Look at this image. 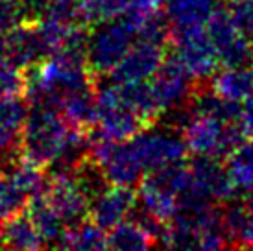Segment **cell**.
I'll return each instance as SVG.
<instances>
[{"instance_id":"ffe728a7","label":"cell","mask_w":253,"mask_h":251,"mask_svg":"<svg viewBox=\"0 0 253 251\" xmlns=\"http://www.w3.org/2000/svg\"><path fill=\"white\" fill-rule=\"evenodd\" d=\"M214 92L229 102H244L253 94V69L248 65L227 67L214 78Z\"/></svg>"},{"instance_id":"9c48e42d","label":"cell","mask_w":253,"mask_h":251,"mask_svg":"<svg viewBox=\"0 0 253 251\" xmlns=\"http://www.w3.org/2000/svg\"><path fill=\"white\" fill-rule=\"evenodd\" d=\"M137 207V194L131 187L109 185L102 188L91 200L89 218L102 229H113L115 225L127 220Z\"/></svg>"},{"instance_id":"8992f818","label":"cell","mask_w":253,"mask_h":251,"mask_svg":"<svg viewBox=\"0 0 253 251\" xmlns=\"http://www.w3.org/2000/svg\"><path fill=\"white\" fill-rule=\"evenodd\" d=\"M42 196L61 216L67 227L85 220L89 214L91 196L87 194L74 174L54 172L46 183V188L42 190Z\"/></svg>"},{"instance_id":"4316f807","label":"cell","mask_w":253,"mask_h":251,"mask_svg":"<svg viewBox=\"0 0 253 251\" xmlns=\"http://www.w3.org/2000/svg\"><path fill=\"white\" fill-rule=\"evenodd\" d=\"M0 251H2V246H0Z\"/></svg>"},{"instance_id":"4fadbf2b","label":"cell","mask_w":253,"mask_h":251,"mask_svg":"<svg viewBox=\"0 0 253 251\" xmlns=\"http://www.w3.org/2000/svg\"><path fill=\"white\" fill-rule=\"evenodd\" d=\"M0 246L2 251H42L46 242L39 235L26 209L7 218L0 225Z\"/></svg>"},{"instance_id":"7c38bea8","label":"cell","mask_w":253,"mask_h":251,"mask_svg":"<svg viewBox=\"0 0 253 251\" xmlns=\"http://www.w3.org/2000/svg\"><path fill=\"white\" fill-rule=\"evenodd\" d=\"M159 109L169 111L185 102L190 92V74L183 69L179 61H167L155 72L154 82L150 84Z\"/></svg>"},{"instance_id":"6da1fadb","label":"cell","mask_w":253,"mask_h":251,"mask_svg":"<svg viewBox=\"0 0 253 251\" xmlns=\"http://www.w3.org/2000/svg\"><path fill=\"white\" fill-rule=\"evenodd\" d=\"M74 129L76 127L69 124L59 109L34 104L28 111L19 140L21 159L41 168L54 167L63 157Z\"/></svg>"},{"instance_id":"ac0fdd59","label":"cell","mask_w":253,"mask_h":251,"mask_svg":"<svg viewBox=\"0 0 253 251\" xmlns=\"http://www.w3.org/2000/svg\"><path fill=\"white\" fill-rule=\"evenodd\" d=\"M26 212L30 214L32 222L36 223L37 231L42 237V240L46 242V246H57V242L61 240L65 229H67V225L61 220V216L52 209V205L46 202L42 192L30 198L28 205H26Z\"/></svg>"},{"instance_id":"9a60e30c","label":"cell","mask_w":253,"mask_h":251,"mask_svg":"<svg viewBox=\"0 0 253 251\" xmlns=\"http://www.w3.org/2000/svg\"><path fill=\"white\" fill-rule=\"evenodd\" d=\"M28 107L19 96H0V157L19 146Z\"/></svg>"},{"instance_id":"603a6c76","label":"cell","mask_w":253,"mask_h":251,"mask_svg":"<svg viewBox=\"0 0 253 251\" xmlns=\"http://www.w3.org/2000/svg\"><path fill=\"white\" fill-rule=\"evenodd\" d=\"M26 11L21 0H0V34H7L17 26L24 24Z\"/></svg>"},{"instance_id":"3957f363","label":"cell","mask_w":253,"mask_h":251,"mask_svg":"<svg viewBox=\"0 0 253 251\" xmlns=\"http://www.w3.org/2000/svg\"><path fill=\"white\" fill-rule=\"evenodd\" d=\"M146 124L137 113L126 104L119 84L113 82L96 94V135L104 139L122 142L129 140Z\"/></svg>"},{"instance_id":"d4e9b609","label":"cell","mask_w":253,"mask_h":251,"mask_svg":"<svg viewBox=\"0 0 253 251\" xmlns=\"http://www.w3.org/2000/svg\"><path fill=\"white\" fill-rule=\"evenodd\" d=\"M56 0H21L26 15H42L54 6Z\"/></svg>"},{"instance_id":"7a4b0ae2","label":"cell","mask_w":253,"mask_h":251,"mask_svg":"<svg viewBox=\"0 0 253 251\" xmlns=\"http://www.w3.org/2000/svg\"><path fill=\"white\" fill-rule=\"evenodd\" d=\"M183 140L187 152L196 157H227L244 140L237 122L194 111L183 122Z\"/></svg>"},{"instance_id":"e0dca14e","label":"cell","mask_w":253,"mask_h":251,"mask_svg":"<svg viewBox=\"0 0 253 251\" xmlns=\"http://www.w3.org/2000/svg\"><path fill=\"white\" fill-rule=\"evenodd\" d=\"M106 229L91 218L67 227L61 240L57 242V251H107Z\"/></svg>"},{"instance_id":"7402d4cb","label":"cell","mask_w":253,"mask_h":251,"mask_svg":"<svg viewBox=\"0 0 253 251\" xmlns=\"http://www.w3.org/2000/svg\"><path fill=\"white\" fill-rule=\"evenodd\" d=\"M26 85L28 78L22 76L19 67L6 56H0V96H21Z\"/></svg>"},{"instance_id":"277c9868","label":"cell","mask_w":253,"mask_h":251,"mask_svg":"<svg viewBox=\"0 0 253 251\" xmlns=\"http://www.w3.org/2000/svg\"><path fill=\"white\" fill-rule=\"evenodd\" d=\"M133 34H137V30L124 17L122 21L107 22L104 28L92 35L87 44V65L92 72L106 74L117 69L131 50Z\"/></svg>"},{"instance_id":"30bf717a","label":"cell","mask_w":253,"mask_h":251,"mask_svg":"<svg viewBox=\"0 0 253 251\" xmlns=\"http://www.w3.org/2000/svg\"><path fill=\"white\" fill-rule=\"evenodd\" d=\"M163 65V50L161 42L144 39L137 46L126 54L120 65L113 70V82L119 84H141L148 78L155 76V72Z\"/></svg>"},{"instance_id":"5bb4252c","label":"cell","mask_w":253,"mask_h":251,"mask_svg":"<svg viewBox=\"0 0 253 251\" xmlns=\"http://www.w3.org/2000/svg\"><path fill=\"white\" fill-rule=\"evenodd\" d=\"M222 229L233 250L253 251V214L248 202H233L222 212Z\"/></svg>"},{"instance_id":"484cf974","label":"cell","mask_w":253,"mask_h":251,"mask_svg":"<svg viewBox=\"0 0 253 251\" xmlns=\"http://www.w3.org/2000/svg\"><path fill=\"white\" fill-rule=\"evenodd\" d=\"M248 207H250V210H252V214H253V198L248 200Z\"/></svg>"},{"instance_id":"52a82bcc","label":"cell","mask_w":253,"mask_h":251,"mask_svg":"<svg viewBox=\"0 0 253 251\" xmlns=\"http://www.w3.org/2000/svg\"><path fill=\"white\" fill-rule=\"evenodd\" d=\"M207 34L216 48L218 59L225 67H242L253 61L250 42L229 15H212Z\"/></svg>"},{"instance_id":"44dd1931","label":"cell","mask_w":253,"mask_h":251,"mask_svg":"<svg viewBox=\"0 0 253 251\" xmlns=\"http://www.w3.org/2000/svg\"><path fill=\"white\" fill-rule=\"evenodd\" d=\"M214 0H169V13L181 30L200 28L212 17Z\"/></svg>"},{"instance_id":"5b68a950","label":"cell","mask_w":253,"mask_h":251,"mask_svg":"<svg viewBox=\"0 0 253 251\" xmlns=\"http://www.w3.org/2000/svg\"><path fill=\"white\" fill-rule=\"evenodd\" d=\"M129 144L133 148L142 168L146 170V174L179 163L187 154L183 137L169 129L139 131L135 137L129 139Z\"/></svg>"},{"instance_id":"d6986e66","label":"cell","mask_w":253,"mask_h":251,"mask_svg":"<svg viewBox=\"0 0 253 251\" xmlns=\"http://www.w3.org/2000/svg\"><path fill=\"white\" fill-rule=\"evenodd\" d=\"M225 172L237 192L253 190V137L242 140L239 146L227 155Z\"/></svg>"},{"instance_id":"2e32d148","label":"cell","mask_w":253,"mask_h":251,"mask_svg":"<svg viewBox=\"0 0 253 251\" xmlns=\"http://www.w3.org/2000/svg\"><path fill=\"white\" fill-rule=\"evenodd\" d=\"M157 240L139 220H124L109 229L107 251H154Z\"/></svg>"},{"instance_id":"8fae6325","label":"cell","mask_w":253,"mask_h":251,"mask_svg":"<svg viewBox=\"0 0 253 251\" xmlns=\"http://www.w3.org/2000/svg\"><path fill=\"white\" fill-rule=\"evenodd\" d=\"M54 50L44 39L42 32L28 26H17L6 35V57L19 69H32L34 65H41Z\"/></svg>"},{"instance_id":"ba28073f","label":"cell","mask_w":253,"mask_h":251,"mask_svg":"<svg viewBox=\"0 0 253 251\" xmlns=\"http://www.w3.org/2000/svg\"><path fill=\"white\" fill-rule=\"evenodd\" d=\"M177 61L189 72L190 78L202 80V78L211 76L216 67L218 54L209 34H205L202 28L181 30Z\"/></svg>"},{"instance_id":"cb8c5ba5","label":"cell","mask_w":253,"mask_h":251,"mask_svg":"<svg viewBox=\"0 0 253 251\" xmlns=\"http://www.w3.org/2000/svg\"><path fill=\"white\" fill-rule=\"evenodd\" d=\"M237 124L242 129L244 137H253V94L244 100V104L239 107Z\"/></svg>"}]
</instances>
